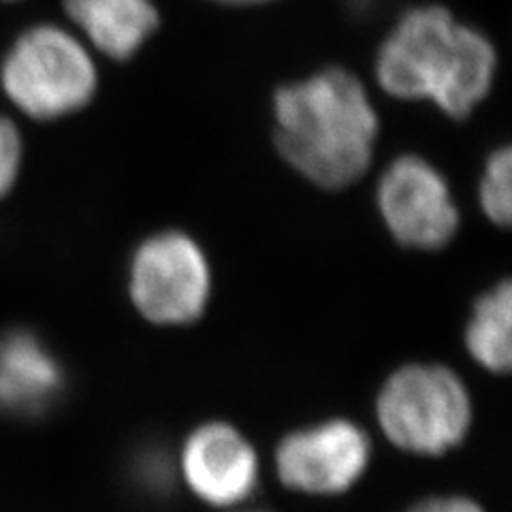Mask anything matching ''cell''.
<instances>
[{"instance_id":"6da1fadb","label":"cell","mask_w":512,"mask_h":512,"mask_svg":"<svg viewBox=\"0 0 512 512\" xmlns=\"http://www.w3.org/2000/svg\"><path fill=\"white\" fill-rule=\"evenodd\" d=\"M274 118L280 156L318 188H348L370 169L378 114L350 71L331 67L278 88Z\"/></svg>"},{"instance_id":"3957f363","label":"cell","mask_w":512,"mask_h":512,"mask_svg":"<svg viewBox=\"0 0 512 512\" xmlns=\"http://www.w3.org/2000/svg\"><path fill=\"white\" fill-rule=\"evenodd\" d=\"M96 86L99 73L88 47L54 24L20 32L0 62V88L32 120L77 114L92 101Z\"/></svg>"},{"instance_id":"2e32d148","label":"cell","mask_w":512,"mask_h":512,"mask_svg":"<svg viewBox=\"0 0 512 512\" xmlns=\"http://www.w3.org/2000/svg\"><path fill=\"white\" fill-rule=\"evenodd\" d=\"M348 3L352 9H355V13L370 15V13L378 11L384 3H389V0H348Z\"/></svg>"},{"instance_id":"52a82bcc","label":"cell","mask_w":512,"mask_h":512,"mask_svg":"<svg viewBox=\"0 0 512 512\" xmlns=\"http://www.w3.org/2000/svg\"><path fill=\"white\" fill-rule=\"evenodd\" d=\"M372 457L365 431L348 421H327L286 436L276 466L282 483L301 493L335 495L363 476Z\"/></svg>"},{"instance_id":"5bb4252c","label":"cell","mask_w":512,"mask_h":512,"mask_svg":"<svg viewBox=\"0 0 512 512\" xmlns=\"http://www.w3.org/2000/svg\"><path fill=\"white\" fill-rule=\"evenodd\" d=\"M24 160V143L20 128L9 118L0 116V199L7 197L18 184Z\"/></svg>"},{"instance_id":"277c9868","label":"cell","mask_w":512,"mask_h":512,"mask_svg":"<svg viewBox=\"0 0 512 512\" xmlns=\"http://www.w3.org/2000/svg\"><path fill=\"white\" fill-rule=\"evenodd\" d=\"M378 421L389 440L404 451L442 455L468 434L470 395L442 365H406L382 387Z\"/></svg>"},{"instance_id":"ba28073f","label":"cell","mask_w":512,"mask_h":512,"mask_svg":"<svg viewBox=\"0 0 512 512\" xmlns=\"http://www.w3.org/2000/svg\"><path fill=\"white\" fill-rule=\"evenodd\" d=\"M67 389V372L35 331H0V412L35 421L50 412Z\"/></svg>"},{"instance_id":"30bf717a","label":"cell","mask_w":512,"mask_h":512,"mask_svg":"<svg viewBox=\"0 0 512 512\" xmlns=\"http://www.w3.org/2000/svg\"><path fill=\"white\" fill-rule=\"evenodd\" d=\"M64 11L96 50L114 60L133 58L160 24L152 0H64Z\"/></svg>"},{"instance_id":"e0dca14e","label":"cell","mask_w":512,"mask_h":512,"mask_svg":"<svg viewBox=\"0 0 512 512\" xmlns=\"http://www.w3.org/2000/svg\"><path fill=\"white\" fill-rule=\"evenodd\" d=\"M224 5H259V0H216Z\"/></svg>"},{"instance_id":"7a4b0ae2","label":"cell","mask_w":512,"mask_h":512,"mask_svg":"<svg viewBox=\"0 0 512 512\" xmlns=\"http://www.w3.org/2000/svg\"><path fill=\"white\" fill-rule=\"evenodd\" d=\"M498 54L476 28L457 24L440 5L404 13L376 56L380 88L402 101H431L466 120L489 94Z\"/></svg>"},{"instance_id":"9a60e30c","label":"cell","mask_w":512,"mask_h":512,"mask_svg":"<svg viewBox=\"0 0 512 512\" xmlns=\"http://www.w3.org/2000/svg\"><path fill=\"white\" fill-rule=\"evenodd\" d=\"M408 512H483V508L468 498H461V495H448V498L423 500Z\"/></svg>"},{"instance_id":"8992f818","label":"cell","mask_w":512,"mask_h":512,"mask_svg":"<svg viewBox=\"0 0 512 512\" xmlns=\"http://www.w3.org/2000/svg\"><path fill=\"white\" fill-rule=\"evenodd\" d=\"M378 210L397 242L416 250L444 248L459 229V212L444 175L416 154L399 156L384 169Z\"/></svg>"},{"instance_id":"5b68a950","label":"cell","mask_w":512,"mask_h":512,"mask_svg":"<svg viewBox=\"0 0 512 512\" xmlns=\"http://www.w3.org/2000/svg\"><path fill=\"white\" fill-rule=\"evenodd\" d=\"M210 291V263L190 235L163 231L137 248L131 261V297L152 323H192L203 314Z\"/></svg>"},{"instance_id":"7c38bea8","label":"cell","mask_w":512,"mask_h":512,"mask_svg":"<svg viewBox=\"0 0 512 512\" xmlns=\"http://www.w3.org/2000/svg\"><path fill=\"white\" fill-rule=\"evenodd\" d=\"M510 178H512V152L508 146L491 152L485 165L483 180H480V205L487 218L508 227L512 212V195H510Z\"/></svg>"},{"instance_id":"4fadbf2b","label":"cell","mask_w":512,"mask_h":512,"mask_svg":"<svg viewBox=\"0 0 512 512\" xmlns=\"http://www.w3.org/2000/svg\"><path fill=\"white\" fill-rule=\"evenodd\" d=\"M131 468L133 480L143 493L152 495V498L169 495L173 487V463L165 448H160L156 444L139 448Z\"/></svg>"},{"instance_id":"9c48e42d","label":"cell","mask_w":512,"mask_h":512,"mask_svg":"<svg viewBox=\"0 0 512 512\" xmlns=\"http://www.w3.org/2000/svg\"><path fill=\"white\" fill-rule=\"evenodd\" d=\"M182 472L190 489L214 506L246 500L259 478V459L252 444L224 423L203 425L186 440Z\"/></svg>"},{"instance_id":"8fae6325","label":"cell","mask_w":512,"mask_h":512,"mask_svg":"<svg viewBox=\"0 0 512 512\" xmlns=\"http://www.w3.org/2000/svg\"><path fill=\"white\" fill-rule=\"evenodd\" d=\"M510 312L512 288L510 282H502L476 301L468 323L470 355L491 372H506L510 367Z\"/></svg>"},{"instance_id":"ac0fdd59","label":"cell","mask_w":512,"mask_h":512,"mask_svg":"<svg viewBox=\"0 0 512 512\" xmlns=\"http://www.w3.org/2000/svg\"><path fill=\"white\" fill-rule=\"evenodd\" d=\"M261 3H269V0H261Z\"/></svg>"}]
</instances>
